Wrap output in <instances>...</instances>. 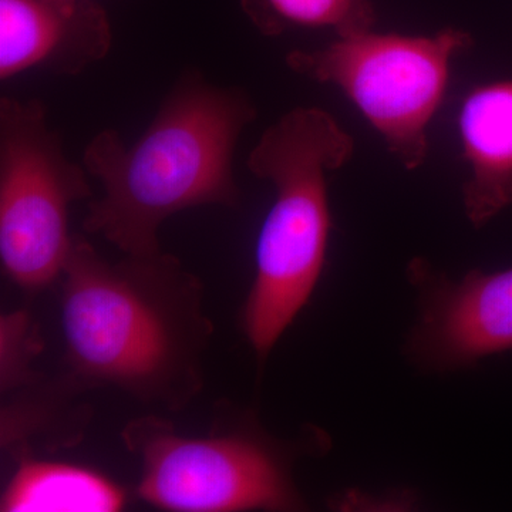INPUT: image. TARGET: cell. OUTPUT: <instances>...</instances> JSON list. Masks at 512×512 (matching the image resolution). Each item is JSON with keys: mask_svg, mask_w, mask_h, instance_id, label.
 <instances>
[{"mask_svg": "<svg viewBox=\"0 0 512 512\" xmlns=\"http://www.w3.org/2000/svg\"><path fill=\"white\" fill-rule=\"evenodd\" d=\"M62 330L69 372L90 389L116 387L168 412L204 387L214 325L204 286L160 251L104 259L74 238L63 269Z\"/></svg>", "mask_w": 512, "mask_h": 512, "instance_id": "obj_1", "label": "cell"}, {"mask_svg": "<svg viewBox=\"0 0 512 512\" xmlns=\"http://www.w3.org/2000/svg\"><path fill=\"white\" fill-rule=\"evenodd\" d=\"M255 116L247 94L191 76L133 146L117 131H101L87 144L83 164L103 194L90 202L83 228L124 255H151L161 251L158 229L177 212L237 207L232 158Z\"/></svg>", "mask_w": 512, "mask_h": 512, "instance_id": "obj_2", "label": "cell"}, {"mask_svg": "<svg viewBox=\"0 0 512 512\" xmlns=\"http://www.w3.org/2000/svg\"><path fill=\"white\" fill-rule=\"evenodd\" d=\"M355 141L328 111L296 107L266 128L248 157L275 200L258 244L254 284L241 312L245 338L265 363L311 299L330 231L328 173L348 163Z\"/></svg>", "mask_w": 512, "mask_h": 512, "instance_id": "obj_3", "label": "cell"}, {"mask_svg": "<svg viewBox=\"0 0 512 512\" xmlns=\"http://www.w3.org/2000/svg\"><path fill=\"white\" fill-rule=\"evenodd\" d=\"M121 439L140 461L138 497L171 512L308 510L293 470L329 446L316 427L282 440L256 414L224 403L204 436H185L170 420L143 416L128 421Z\"/></svg>", "mask_w": 512, "mask_h": 512, "instance_id": "obj_4", "label": "cell"}, {"mask_svg": "<svg viewBox=\"0 0 512 512\" xmlns=\"http://www.w3.org/2000/svg\"><path fill=\"white\" fill-rule=\"evenodd\" d=\"M473 46L464 30L447 28L433 36L359 33L328 46L293 50V72L333 84L363 114L397 160L416 170L429 153L427 128L443 103L450 64Z\"/></svg>", "mask_w": 512, "mask_h": 512, "instance_id": "obj_5", "label": "cell"}, {"mask_svg": "<svg viewBox=\"0 0 512 512\" xmlns=\"http://www.w3.org/2000/svg\"><path fill=\"white\" fill-rule=\"evenodd\" d=\"M92 197L86 171L64 156L40 101L0 99V262L26 292L62 276L73 247L69 210Z\"/></svg>", "mask_w": 512, "mask_h": 512, "instance_id": "obj_6", "label": "cell"}, {"mask_svg": "<svg viewBox=\"0 0 512 512\" xmlns=\"http://www.w3.org/2000/svg\"><path fill=\"white\" fill-rule=\"evenodd\" d=\"M417 293L406 356L427 372H453L512 350V268L473 269L453 279L414 258L406 269Z\"/></svg>", "mask_w": 512, "mask_h": 512, "instance_id": "obj_7", "label": "cell"}, {"mask_svg": "<svg viewBox=\"0 0 512 512\" xmlns=\"http://www.w3.org/2000/svg\"><path fill=\"white\" fill-rule=\"evenodd\" d=\"M111 47L106 10L93 0H0V79L33 67L77 74Z\"/></svg>", "mask_w": 512, "mask_h": 512, "instance_id": "obj_8", "label": "cell"}, {"mask_svg": "<svg viewBox=\"0 0 512 512\" xmlns=\"http://www.w3.org/2000/svg\"><path fill=\"white\" fill-rule=\"evenodd\" d=\"M458 131L470 167L464 211L481 228L512 205V80L471 90L461 104Z\"/></svg>", "mask_w": 512, "mask_h": 512, "instance_id": "obj_9", "label": "cell"}, {"mask_svg": "<svg viewBox=\"0 0 512 512\" xmlns=\"http://www.w3.org/2000/svg\"><path fill=\"white\" fill-rule=\"evenodd\" d=\"M90 389L72 373L46 377L0 394V448L13 463L82 443L92 421L83 394Z\"/></svg>", "mask_w": 512, "mask_h": 512, "instance_id": "obj_10", "label": "cell"}, {"mask_svg": "<svg viewBox=\"0 0 512 512\" xmlns=\"http://www.w3.org/2000/svg\"><path fill=\"white\" fill-rule=\"evenodd\" d=\"M2 497V512H117L127 504L119 483L93 468L23 458Z\"/></svg>", "mask_w": 512, "mask_h": 512, "instance_id": "obj_11", "label": "cell"}, {"mask_svg": "<svg viewBox=\"0 0 512 512\" xmlns=\"http://www.w3.org/2000/svg\"><path fill=\"white\" fill-rule=\"evenodd\" d=\"M242 5L265 35L301 26L329 28L348 37L370 32L376 23L370 0H242Z\"/></svg>", "mask_w": 512, "mask_h": 512, "instance_id": "obj_12", "label": "cell"}, {"mask_svg": "<svg viewBox=\"0 0 512 512\" xmlns=\"http://www.w3.org/2000/svg\"><path fill=\"white\" fill-rule=\"evenodd\" d=\"M42 350V338L28 311L19 309L0 316V394L40 375L35 360Z\"/></svg>", "mask_w": 512, "mask_h": 512, "instance_id": "obj_13", "label": "cell"}, {"mask_svg": "<svg viewBox=\"0 0 512 512\" xmlns=\"http://www.w3.org/2000/svg\"><path fill=\"white\" fill-rule=\"evenodd\" d=\"M416 503V494L409 491H394L393 494L384 495L383 498L379 495L363 494L360 491L357 493L346 491L345 494H340L330 501V505L339 511L372 510V507H392L393 510L404 511L414 507Z\"/></svg>", "mask_w": 512, "mask_h": 512, "instance_id": "obj_14", "label": "cell"}, {"mask_svg": "<svg viewBox=\"0 0 512 512\" xmlns=\"http://www.w3.org/2000/svg\"><path fill=\"white\" fill-rule=\"evenodd\" d=\"M52 2L57 3V5L66 6V5H74V3L79 2V0H52Z\"/></svg>", "mask_w": 512, "mask_h": 512, "instance_id": "obj_15", "label": "cell"}]
</instances>
